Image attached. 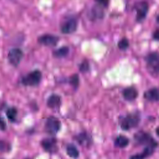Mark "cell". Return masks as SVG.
<instances>
[{
  "instance_id": "6da1fadb",
  "label": "cell",
  "mask_w": 159,
  "mask_h": 159,
  "mask_svg": "<svg viewBox=\"0 0 159 159\" xmlns=\"http://www.w3.org/2000/svg\"><path fill=\"white\" fill-rule=\"evenodd\" d=\"M148 72L153 76L157 77L159 71V57L157 52H152L145 57Z\"/></svg>"
},
{
  "instance_id": "7a4b0ae2",
  "label": "cell",
  "mask_w": 159,
  "mask_h": 159,
  "mask_svg": "<svg viewBox=\"0 0 159 159\" xmlns=\"http://www.w3.org/2000/svg\"><path fill=\"white\" fill-rule=\"evenodd\" d=\"M42 73L38 70H34L21 78V83L25 86H35L38 85L42 79Z\"/></svg>"
},
{
  "instance_id": "3957f363",
  "label": "cell",
  "mask_w": 159,
  "mask_h": 159,
  "mask_svg": "<svg viewBox=\"0 0 159 159\" xmlns=\"http://www.w3.org/2000/svg\"><path fill=\"white\" fill-rule=\"evenodd\" d=\"M140 117L137 114H130L123 117L120 121V125L122 130H127L138 125Z\"/></svg>"
},
{
  "instance_id": "277c9868",
  "label": "cell",
  "mask_w": 159,
  "mask_h": 159,
  "mask_svg": "<svg viewBox=\"0 0 159 159\" xmlns=\"http://www.w3.org/2000/svg\"><path fill=\"white\" fill-rule=\"evenodd\" d=\"M135 140L140 145H146L153 147H157V142L147 133L139 132L135 135Z\"/></svg>"
},
{
  "instance_id": "5b68a950",
  "label": "cell",
  "mask_w": 159,
  "mask_h": 159,
  "mask_svg": "<svg viewBox=\"0 0 159 159\" xmlns=\"http://www.w3.org/2000/svg\"><path fill=\"white\" fill-rule=\"evenodd\" d=\"M61 127L60 121L55 117L50 116L49 117L45 125V129L47 132L52 135H55L60 130Z\"/></svg>"
},
{
  "instance_id": "8992f818",
  "label": "cell",
  "mask_w": 159,
  "mask_h": 159,
  "mask_svg": "<svg viewBox=\"0 0 159 159\" xmlns=\"http://www.w3.org/2000/svg\"><path fill=\"white\" fill-rule=\"evenodd\" d=\"M24 53L21 49L19 48H13L11 49L7 54L9 62L14 66H17L22 59Z\"/></svg>"
},
{
  "instance_id": "52a82bcc",
  "label": "cell",
  "mask_w": 159,
  "mask_h": 159,
  "mask_svg": "<svg viewBox=\"0 0 159 159\" xmlns=\"http://www.w3.org/2000/svg\"><path fill=\"white\" fill-rule=\"evenodd\" d=\"M135 9L136 11V20L139 22L143 21L148 11V4L147 2L143 1L137 3L135 6Z\"/></svg>"
},
{
  "instance_id": "ba28073f",
  "label": "cell",
  "mask_w": 159,
  "mask_h": 159,
  "mask_svg": "<svg viewBox=\"0 0 159 159\" xmlns=\"http://www.w3.org/2000/svg\"><path fill=\"white\" fill-rule=\"evenodd\" d=\"M59 38L57 36L52 34H43L38 37L37 42L45 46H55L57 44Z\"/></svg>"
},
{
  "instance_id": "9c48e42d",
  "label": "cell",
  "mask_w": 159,
  "mask_h": 159,
  "mask_svg": "<svg viewBox=\"0 0 159 159\" xmlns=\"http://www.w3.org/2000/svg\"><path fill=\"white\" fill-rule=\"evenodd\" d=\"M77 25V20L75 19H70L61 25V32L65 34H72L76 31Z\"/></svg>"
},
{
  "instance_id": "30bf717a",
  "label": "cell",
  "mask_w": 159,
  "mask_h": 159,
  "mask_svg": "<svg viewBox=\"0 0 159 159\" xmlns=\"http://www.w3.org/2000/svg\"><path fill=\"white\" fill-rule=\"evenodd\" d=\"M41 145L44 150L51 153H55L57 150V140L53 138L44 139L41 142Z\"/></svg>"
},
{
  "instance_id": "8fae6325",
  "label": "cell",
  "mask_w": 159,
  "mask_h": 159,
  "mask_svg": "<svg viewBox=\"0 0 159 159\" xmlns=\"http://www.w3.org/2000/svg\"><path fill=\"white\" fill-rule=\"evenodd\" d=\"M122 95L125 100L132 101L137 98L138 96V92L135 88L128 87L123 90Z\"/></svg>"
},
{
  "instance_id": "7c38bea8",
  "label": "cell",
  "mask_w": 159,
  "mask_h": 159,
  "mask_svg": "<svg viewBox=\"0 0 159 159\" xmlns=\"http://www.w3.org/2000/svg\"><path fill=\"white\" fill-rule=\"evenodd\" d=\"M47 106L51 109H56L61 104V97L56 94H53L49 96L47 102Z\"/></svg>"
},
{
  "instance_id": "4fadbf2b",
  "label": "cell",
  "mask_w": 159,
  "mask_h": 159,
  "mask_svg": "<svg viewBox=\"0 0 159 159\" xmlns=\"http://www.w3.org/2000/svg\"><path fill=\"white\" fill-rule=\"evenodd\" d=\"M145 99L149 101H158V90L157 88H151L146 91L143 94Z\"/></svg>"
},
{
  "instance_id": "5bb4252c",
  "label": "cell",
  "mask_w": 159,
  "mask_h": 159,
  "mask_svg": "<svg viewBox=\"0 0 159 159\" xmlns=\"http://www.w3.org/2000/svg\"><path fill=\"white\" fill-rule=\"evenodd\" d=\"M103 16L104 12L101 6H95L89 12V17L93 20L102 18Z\"/></svg>"
},
{
  "instance_id": "9a60e30c",
  "label": "cell",
  "mask_w": 159,
  "mask_h": 159,
  "mask_svg": "<svg viewBox=\"0 0 159 159\" xmlns=\"http://www.w3.org/2000/svg\"><path fill=\"white\" fill-rule=\"evenodd\" d=\"M70 49L66 46H63L53 52V55L55 58H62L66 56L69 53Z\"/></svg>"
},
{
  "instance_id": "2e32d148",
  "label": "cell",
  "mask_w": 159,
  "mask_h": 159,
  "mask_svg": "<svg viewBox=\"0 0 159 159\" xmlns=\"http://www.w3.org/2000/svg\"><path fill=\"white\" fill-rule=\"evenodd\" d=\"M129 140L127 137L124 135H119L115 140V145L119 148H124L128 145Z\"/></svg>"
},
{
  "instance_id": "e0dca14e",
  "label": "cell",
  "mask_w": 159,
  "mask_h": 159,
  "mask_svg": "<svg viewBox=\"0 0 159 159\" xmlns=\"http://www.w3.org/2000/svg\"><path fill=\"white\" fill-rule=\"evenodd\" d=\"M67 155L73 158H76L79 157V151L77 148L73 144H69L66 147Z\"/></svg>"
},
{
  "instance_id": "ac0fdd59",
  "label": "cell",
  "mask_w": 159,
  "mask_h": 159,
  "mask_svg": "<svg viewBox=\"0 0 159 159\" xmlns=\"http://www.w3.org/2000/svg\"><path fill=\"white\" fill-rule=\"evenodd\" d=\"M17 114V111L16 108L14 107L9 108L6 111V116L7 118L11 121H14L16 119Z\"/></svg>"
},
{
  "instance_id": "d6986e66",
  "label": "cell",
  "mask_w": 159,
  "mask_h": 159,
  "mask_svg": "<svg viewBox=\"0 0 159 159\" xmlns=\"http://www.w3.org/2000/svg\"><path fill=\"white\" fill-rule=\"evenodd\" d=\"M70 83L75 88H77L78 87L80 84V79L77 74H74L70 76Z\"/></svg>"
},
{
  "instance_id": "ffe728a7",
  "label": "cell",
  "mask_w": 159,
  "mask_h": 159,
  "mask_svg": "<svg viewBox=\"0 0 159 159\" xmlns=\"http://www.w3.org/2000/svg\"><path fill=\"white\" fill-rule=\"evenodd\" d=\"M78 142L79 143H80L81 144H85V143H88V142L89 141V136L85 134V133H83V134H80L78 135L77 139Z\"/></svg>"
},
{
  "instance_id": "44dd1931",
  "label": "cell",
  "mask_w": 159,
  "mask_h": 159,
  "mask_svg": "<svg viewBox=\"0 0 159 159\" xmlns=\"http://www.w3.org/2000/svg\"><path fill=\"white\" fill-rule=\"evenodd\" d=\"M117 46L119 49L124 50L127 49L129 46V40L126 38H122L119 41Z\"/></svg>"
},
{
  "instance_id": "7402d4cb",
  "label": "cell",
  "mask_w": 159,
  "mask_h": 159,
  "mask_svg": "<svg viewBox=\"0 0 159 159\" xmlns=\"http://www.w3.org/2000/svg\"><path fill=\"white\" fill-rule=\"evenodd\" d=\"M89 65L87 60L83 61L79 66V70L81 73H86L89 71Z\"/></svg>"
},
{
  "instance_id": "603a6c76",
  "label": "cell",
  "mask_w": 159,
  "mask_h": 159,
  "mask_svg": "<svg viewBox=\"0 0 159 159\" xmlns=\"http://www.w3.org/2000/svg\"><path fill=\"white\" fill-rule=\"evenodd\" d=\"M10 149L11 146L9 143L4 140H0V152H6L9 151Z\"/></svg>"
},
{
  "instance_id": "cb8c5ba5",
  "label": "cell",
  "mask_w": 159,
  "mask_h": 159,
  "mask_svg": "<svg viewBox=\"0 0 159 159\" xmlns=\"http://www.w3.org/2000/svg\"><path fill=\"white\" fill-rule=\"evenodd\" d=\"M95 1L98 2L101 6L107 7L109 4V0H95Z\"/></svg>"
},
{
  "instance_id": "d4e9b609",
  "label": "cell",
  "mask_w": 159,
  "mask_h": 159,
  "mask_svg": "<svg viewBox=\"0 0 159 159\" xmlns=\"http://www.w3.org/2000/svg\"><path fill=\"white\" fill-rule=\"evenodd\" d=\"M145 158L146 157H145V155L142 153H141L139 154H135L131 156L130 159H145Z\"/></svg>"
},
{
  "instance_id": "484cf974",
  "label": "cell",
  "mask_w": 159,
  "mask_h": 159,
  "mask_svg": "<svg viewBox=\"0 0 159 159\" xmlns=\"http://www.w3.org/2000/svg\"><path fill=\"white\" fill-rule=\"evenodd\" d=\"M6 127V125L4 120H3V119L0 117V129L1 130H4Z\"/></svg>"
},
{
  "instance_id": "4316f807",
  "label": "cell",
  "mask_w": 159,
  "mask_h": 159,
  "mask_svg": "<svg viewBox=\"0 0 159 159\" xmlns=\"http://www.w3.org/2000/svg\"><path fill=\"white\" fill-rule=\"evenodd\" d=\"M153 38L155 40H158V38H159V31H158V29H157L154 32L153 35Z\"/></svg>"
}]
</instances>
